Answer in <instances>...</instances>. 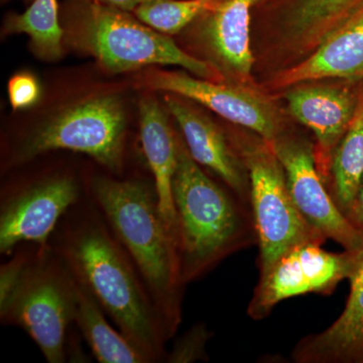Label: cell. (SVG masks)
Listing matches in <instances>:
<instances>
[{
    "instance_id": "cell-1",
    "label": "cell",
    "mask_w": 363,
    "mask_h": 363,
    "mask_svg": "<svg viewBox=\"0 0 363 363\" xmlns=\"http://www.w3.org/2000/svg\"><path fill=\"white\" fill-rule=\"evenodd\" d=\"M49 245L150 363L164 362L169 339L161 316L130 255L92 200L70 208Z\"/></svg>"
},
{
    "instance_id": "cell-2",
    "label": "cell",
    "mask_w": 363,
    "mask_h": 363,
    "mask_svg": "<svg viewBox=\"0 0 363 363\" xmlns=\"http://www.w3.org/2000/svg\"><path fill=\"white\" fill-rule=\"evenodd\" d=\"M89 194L135 264L171 339L181 323L185 284L154 183L96 176L91 178Z\"/></svg>"
},
{
    "instance_id": "cell-3",
    "label": "cell",
    "mask_w": 363,
    "mask_h": 363,
    "mask_svg": "<svg viewBox=\"0 0 363 363\" xmlns=\"http://www.w3.org/2000/svg\"><path fill=\"white\" fill-rule=\"evenodd\" d=\"M60 16L65 45L94 57L111 73L176 65L206 80L222 79L220 72L209 62L184 52L173 40L145 25L130 11L99 2L67 0Z\"/></svg>"
},
{
    "instance_id": "cell-4",
    "label": "cell",
    "mask_w": 363,
    "mask_h": 363,
    "mask_svg": "<svg viewBox=\"0 0 363 363\" xmlns=\"http://www.w3.org/2000/svg\"><path fill=\"white\" fill-rule=\"evenodd\" d=\"M173 198L186 285L247 245V220L240 205L193 160L180 136Z\"/></svg>"
},
{
    "instance_id": "cell-5",
    "label": "cell",
    "mask_w": 363,
    "mask_h": 363,
    "mask_svg": "<svg viewBox=\"0 0 363 363\" xmlns=\"http://www.w3.org/2000/svg\"><path fill=\"white\" fill-rule=\"evenodd\" d=\"M77 281L56 252L30 245L18 284L0 302V321L23 329L49 363L67 362V341L74 324Z\"/></svg>"
},
{
    "instance_id": "cell-6",
    "label": "cell",
    "mask_w": 363,
    "mask_h": 363,
    "mask_svg": "<svg viewBox=\"0 0 363 363\" xmlns=\"http://www.w3.org/2000/svg\"><path fill=\"white\" fill-rule=\"evenodd\" d=\"M125 108L116 94L91 95L74 102L25 133L6 159L21 166L55 150L80 152L121 174L125 164Z\"/></svg>"
},
{
    "instance_id": "cell-7",
    "label": "cell",
    "mask_w": 363,
    "mask_h": 363,
    "mask_svg": "<svg viewBox=\"0 0 363 363\" xmlns=\"http://www.w3.org/2000/svg\"><path fill=\"white\" fill-rule=\"evenodd\" d=\"M240 154L248 173V194L259 247L260 272H266L289 250L325 238L296 207L283 166L271 143H243Z\"/></svg>"
},
{
    "instance_id": "cell-8",
    "label": "cell",
    "mask_w": 363,
    "mask_h": 363,
    "mask_svg": "<svg viewBox=\"0 0 363 363\" xmlns=\"http://www.w3.org/2000/svg\"><path fill=\"white\" fill-rule=\"evenodd\" d=\"M80 184L70 174H55L2 191L0 253L26 243L49 245L64 215L81 200Z\"/></svg>"
},
{
    "instance_id": "cell-9",
    "label": "cell",
    "mask_w": 363,
    "mask_h": 363,
    "mask_svg": "<svg viewBox=\"0 0 363 363\" xmlns=\"http://www.w3.org/2000/svg\"><path fill=\"white\" fill-rule=\"evenodd\" d=\"M357 257V250L329 252L317 242L292 248L266 272H260L248 314L255 320L262 319L286 298L330 293L343 279H350Z\"/></svg>"
},
{
    "instance_id": "cell-10",
    "label": "cell",
    "mask_w": 363,
    "mask_h": 363,
    "mask_svg": "<svg viewBox=\"0 0 363 363\" xmlns=\"http://www.w3.org/2000/svg\"><path fill=\"white\" fill-rule=\"evenodd\" d=\"M269 143L283 166L291 197L305 220L325 240L336 241L351 252L362 250L363 233L332 198L318 168L312 143L284 135Z\"/></svg>"
},
{
    "instance_id": "cell-11",
    "label": "cell",
    "mask_w": 363,
    "mask_h": 363,
    "mask_svg": "<svg viewBox=\"0 0 363 363\" xmlns=\"http://www.w3.org/2000/svg\"><path fill=\"white\" fill-rule=\"evenodd\" d=\"M138 79L140 85L150 90L164 91L204 105L229 123L252 130L267 143L283 135L276 107L247 88L155 68L143 72Z\"/></svg>"
},
{
    "instance_id": "cell-12",
    "label": "cell",
    "mask_w": 363,
    "mask_h": 363,
    "mask_svg": "<svg viewBox=\"0 0 363 363\" xmlns=\"http://www.w3.org/2000/svg\"><path fill=\"white\" fill-rule=\"evenodd\" d=\"M289 111L316 138L318 168L325 179L332 155L350 128L357 109L358 92L345 86H294L286 95Z\"/></svg>"
},
{
    "instance_id": "cell-13",
    "label": "cell",
    "mask_w": 363,
    "mask_h": 363,
    "mask_svg": "<svg viewBox=\"0 0 363 363\" xmlns=\"http://www.w3.org/2000/svg\"><path fill=\"white\" fill-rule=\"evenodd\" d=\"M257 0H211L199 16L198 33L211 65L247 80L255 58L250 45V11Z\"/></svg>"
},
{
    "instance_id": "cell-14",
    "label": "cell",
    "mask_w": 363,
    "mask_h": 363,
    "mask_svg": "<svg viewBox=\"0 0 363 363\" xmlns=\"http://www.w3.org/2000/svg\"><path fill=\"white\" fill-rule=\"evenodd\" d=\"M363 77V13L331 33L311 54L272 78L271 87L285 89L326 80Z\"/></svg>"
},
{
    "instance_id": "cell-15",
    "label": "cell",
    "mask_w": 363,
    "mask_h": 363,
    "mask_svg": "<svg viewBox=\"0 0 363 363\" xmlns=\"http://www.w3.org/2000/svg\"><path fill=\"white\" fill-rule=\"evenodd\" d=\"M169 113L183 135L189 154L200 166L213 172L236 194L247 195V181L234 150L225 135L209 118L197 109L174 96H166Z\"/></svg>"
},
{
    "instance_id": "cell-16",
    "label": "cell",
    "mask_w": 363,
    "mask_h": 363,
    "mask_svg": "<svg viewBox=\"0 0 363 363\" xmlns=\"http://www.w3.org/2000/svg\"><path fill=\"white\" fill-rule=\"evenodd\" d=\"M140 138L143 156L149 166L159 198L162 219L178 250V227L173 198V182L178 162V135L168 117L152 96L140 105Z\"/></svg>"
},
{
    "instance_id": "cell-17",
    "label": "cell",
    "mask_w": 363,
    "mask_h": 363,
    "mask_svg": "<svg viewBox=\"0 0 363 363\" xmlns=\"http://www.w3.org/2000/svg\"><path fill=\"white\" fill-rule=\"evenodd\" d=\"M351 291L341 316L326 330L308 336L294 350L301 363H338L363 360V248L350 277Z\"/></svg>"
},
{
    "instance_id": "cell-18",
    "label": "cell",
    "mask_w": 363,
    "mask_h": 363,
    "mask_svg": "<svg viewBox=\"0 0 363 363\" xmlns=\"http://www.w3.org/2000/svg\"><path fill=\"white\" fill-rule=\"evenodd\" d=\"M94 297L77 283V304L74 324L100 363H150L149 358L108 323Z\"/></svg>"
},
{
    "instance_id": "cell-19",
    "label": "cell",
    "mask_w": 363,
    "mask_h": 363,
    "mask_svg": "<svg viewBox=\"0 0 363 363\" xmlns=\"http://www.w3.org/2000/svg\"><path fill=\"white\" fill-rule=\"evenodd\" d=\"M362 11L363 0H294L284 23L294 40L313 49Z\"/></svg>"
},
{
    "instance_id": "cell-20",
    "label": "cell",
    "mask_w": 363,
    "mask_h": 363,
    "mask_svg": "<svg viewBox=\"0 0 363 363\" xmlns=\"http://www.w3.org/2000/svg\"><path fill=\"white\" fill-rule=\"evenodd\" d=\"M327 178L329 193L346 216L363 179V90L350 128L332 155Z\"/></svg>"
},
{
    "instance_id": "cell-21",
    "label": "cell",
    "mask_w": 363,
    "mask_h": 363,
    "mask_svg": "<svg viewBox=\"0 0 363 363\" xmlns=\"http://www.w3.org/2000/svg\"><path fill=\"white\" fill-rule=\"evenodd\" d=\"M58 0H33L25 13H9L4 20V35L26 33L39 58L56 61L64 52V30Z\"/></svg>"
},
{
    "instance_id": "cell-22",
    "label": "cell",
    "mask_w": 363,
    "mask_h": 363,
    "mask_svg": "<svg viewBox=\"0 0 363 363\" xmlns=\"http://www.w3.org/2000/svg\"><path fill=\"white\" fill-rule=\"evenodd\" d=\"M211 6V0H147L133 14L164 35H176Z\"/></svg>"
},
{
    "instance_id": "cell-23",
    "label": "cell",
    "mask_w": 363,
    "mask_h": 363,
    "mask_svg": "<svg viewBox=\"0 0 363 363\" xmlns=\"http://www.w3.org/2000/svg\"><path fill=\"white\" fill-rule=\"evenodd\" d=\"M208 336L205 327L196 326L191 329L177 341L172 351L167 352L164 362L184 363L205 359Z\"/></svg>"
},
{
    "instance_id": "cell-24",
    "label": "cell",
    "mask_w": 363,
    "mask_h": 363,
    "mask_svg": "<svg viewBox=\"0 0 363 363\" xmlns=\"http://www.w3.org/2000/svg\"><path fill=\"white\" fill-rule=\"evenodd\" d=\"M7 91L13 111L30 108L37 104L40 95L39 81L30 73H18L13 76L9 81Z\"/></svg>"
},
{
    "instance_id": "cell-25",
    "label": "cell",
    "mask_w": 363,
    "mask_h": 363,
    "mask_svg": "<svg viewBox=\"0 0 363 363\" xmlns=\"http://www.w3.org/2000/svg\"><path fill=\"white\" fill-rule=\"evenodd\" d=\"M346 217L350 219L353 225L363 233V179L357 189L354 199L351 203L350 210L346 213Z\"/></svg>"
},
{
    "instance_id": "cell-26",
    "label": "cell",
    "mask_w": 363,
    "mask_h": 363,
    "mask_svg": "<svg viewBox=\"0 0 363 363\" xmlns=\"http://www.w3.org/2000/svg\"><path fill=\"white\" fill-rule=\"evenodd\" d=\"M82 1L99 2V4L118 7V9H123V11L133 13L136 7L142 4L143 2L147 1V0H82Z\"/></svg>"
},
{
    "instance_id": "cell-27",
    "label": "cell",
    "mask_w": 363,
    "mask_h": 363,
    "mask_svg": "<svg viewBox=\"0 0 363 363\" xmlns=\"http://www.w3.org/2000/svg\"><path fill=\"white\" fill-rule=\"evenodd\" d=\"M362 13H363V11H362ZM359 13H358V14H359Z\"/></svg>"
},
{
    "instance_id": "cell-28",
    "label": "cell",
    "mask_w": 363,
    "mask_h": 363,
    "mask_svg": "<svg viewBox=\"0 0 363 363\" xmlns=\"http://www.w3.org/2000/svg\"><path fill=\"white\" fill-rule=\"evenodd\" d=\"M28 1H30V0H28Z\"/></svg>"
}]
</instances>
